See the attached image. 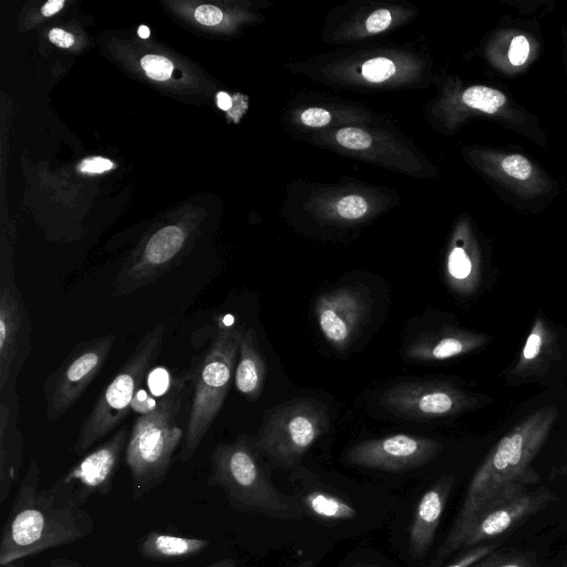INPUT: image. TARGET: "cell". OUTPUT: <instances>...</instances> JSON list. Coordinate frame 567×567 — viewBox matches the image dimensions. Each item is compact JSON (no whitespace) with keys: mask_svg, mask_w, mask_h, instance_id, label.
Returning a JSON list of instances; mask_svg holds the SVG:
<instances>
[{"mask_svg":"<svg viewBox=\"0 0 567 567\" xmlns=\"http://www.w3.org/2000/svg\"><path fill=\"white\" fill-rule=\"evenodd\" d=\"M371 309V298L360 287H341L320 295L315 316L321 334L337 351L352 343Z\"/></svg>","mask_w":567,"mask_h":567,"instance_id":"cell-12","label":"cell"},{"mask_svg":"<svg viewBox=\"0 0 567 567\" xmlns=\"http://www.w3.org/2000/svg\"><path fill=\"white\" fill-rule=\"evenodd\" d=\"M330 120V113L321 107H310L301 114L302 123L312 127L324 126Z\"/></svg>","mask_w":567,"mask_h":567,"instance_id":"cell-33","label":"cell"},{"mask_svg":"<svg viewBox=\"0 0 567 567\" xmlns=\"http://www.w3.org/2000/svg\"><path fill=\"white\" fill-rule=\"evenodd\" d=\"M243 329L221 319L207 347L190 367L193 398L178 458L189 461L220 412L235 375Z\"/></svg>","mask_w":567,"mask_h":567,"instance_id":"cell-5","label":"cell"},{"mask_svg":"<svg viewBox=\"0 0 567 567\" xmlns=\"http://www.w3.org/2000/svg\"><path fill=\"white\" fill-rule=\"evenodd\" d=\"M255 440L240 435L231 443H218L210 454L209 486H218L229 504L243 512L277 519H300L302 507L270 481Z\"/></svg>","mask_w":567,"mask_h":567,"instance_id":"cell-4","label":"cell"},{"mask_svg":"<svg viewBox=\"0 0 567 567\" xmlns=\"http://www.w3.org/2000/svg\"><path fill=\"white\" fill-rule=\"evenodd\" d=\"M337 142L350 150H365L371 145V136L363 130L357 127H344L338 131Z\"/></svg>","mask_w":567,"mask_h":567,"instance_id":"cell-26","label":"cell"},{"mask_svg":"<svg viewBox=\"0 0 567 567\" xmlns=\"http://www.w3.org/2000/svg\"><path fill=\"white\" fill-rule=\"evenodd\" d=\"M80 493L58 478L40 488V467L31 457L0 533V565L66 546L92 534L94 520Z\"/></svg>","mask_w":567,"mask_h":567,"instance_id":"cell-1","label":"cell"},{"mask_svg":"<svg viewBox=\"0 0 567 567\" xmlns=\"http://www.w3.org/2000/svg\"><path fill=\"white\" fill-rule=\"evenodd\" d=\"M477 399L441 381H409L395 384L381 396L391 414L413 420H432L463 412Z\"/></svg>","mask_w":567,"mask_h":567,"instance_id":"cell-11","label":"cell"},{"mask_svg":"<svg viewBox=\"0 0 567 567\" xmlns=\"http://www.w3.org/2000/svg\"><path fill=\"white\" fill-rule=\"evenodd\" d=\"M217 105L219 109L227 111L231 106V99L230 96L225 92H219L217 94Z\"/></svg>","mask_w":567,"mask_h":567,"instance_id":"cell-39","label":"cell"},{"mask_svg":"<svg viewBox=\"0 0 567 567\" xmlns=\"http://www.w3.org/2000/svg\"><path fill=\"white\" fill-rule=\"evenodd\" d=\"M49 39L53 44L60 48H69L74 43L73 35L59 28H54L50 31Z\"/></svg>","mask_w":567,"mask_h":567,"instance_id":"cell-36","label":"cell"},{"mask_svg":"<svg viewBox=\"0 0 567 567\" xmlns=\"http://www.w3.org/2000/svg\"><path fill=\"white\" fill-rule=\"evenodd\" d=\"M391 13L386 9H379L372 12L365 22L368 32L378 33L385 30L391 23Z\"/></svg>","mask_w":567,"mask_h":567,"instance_id":"cell-32","label":"cell"},{"mask_svg":"<svg viewBox=\"0 0 567 567\" xmlns=\"http://www.w3.org/2000/svg\"><path fill=\"white\" fill-rule=\"evenodd\" d=\"M296 567H315V564L312 560H306V561L297 565Z\"/></svg>","mask_w":567,"mask_h":567,"instance_id":"cell-43","label":"cell"},{"mask_svg":"<svg viewBox=\"0 0 567 567\" xmlns=\"http://www.w3.org/2000/svg\"><path fill=\"white\" fill-rule=\"evenodd\" d=\"M329 426L327 408L319 401L298 398L269 410L255 444L274 465L296 466Z\"/></svg>","mask_w":567,"mask_h":567,"instance_id":"cell-7","label":"cell"},{"mask_svg":"<svg viewBox=\"0 0 567 567\" xmlns=\"http://www.w3.org/2000/svg\"><path fill=\"white\" fill-rule=\"evenodd\" d=\"M558 415L555 406L539 408L526 415L489 451L472 477L461 511L445 542L452 540L475 514L514 485L539 481L532 463Z\"/></svg>","mask_w":567,"mask_h":567,"instance_id":"cell-2","label":"cell"},{"mask_svg":"<svg viewBox=\"0 0 567 567\" xmlns=\"http://www.w3.org/2000/svg\"><path fill=\"white\" fill-rule=\"evenodd\" d=\"M64 4L63 0H50L42 7V13L50 17L56 13Z\"/></svg>","mask_w":567,"mask_h":567,"instance_id":"cell-37","label":"cell"},{"mask_svg":"<svg viewBox=\"0 0 567 567\" xmlns=\"http://www.w3.org/2000/svg\"><path fill=\"white\" fill-rule=\"evenodd\" d=\"M128 435V425H120L103 443L83 455L80 462L61 476L62 480L74 486L85 502L92 495H107Z\"/></svg>","mask_w":567,"mask_h":567,"instance_id":"cell-14","label":"cell"},{"mask_svg":"<svg viewBox=\"0 0 567 567\" xmlns=\"http://www.w3.org/2000/svg\"><path fill=\"white\" fill-rule=\"evenodd\" d=\"M560 473L567 475V464L561 467Z\"/></svg>","mask_w":567,"mask_h":567,"instance_id":"cell-44","label":"cell"},{"mask_svg":"<svg viewBox=\"0 0 567 567\" xmlns=\"http://www.w3.org/2000/svg\"><path fill=\"white\" fill-rule=\"evenodd\" d=\"M442 449V444L433 439L393 434L352 445L346 453V460L367 468L404 471L430 462Z\"/></svg>","mask_w":567,"mask_h":567,"instance_id":"cell-13","label":"cell"},{"mask_svg":"<svg viewBox=\"0 0 567 567\" xmlns=\"http://www.w3.org/2000/svg\"><path fill=\"white\" fill-rule=\"evenodd\" d=\"M453 476L439 480L421 497L410 528V549L422 558L433 544L453 485Z\"/></svg>","mask_w":567,"mask_h":567,"instance_id":"cell-17","label":"cell"},{"mask_svg":"<svg viewBox=\"0 0 567 567\" xmlns=\"http://www.w3.org/2000/svg\"><path fill=\"white\" fill-rule=\"evenodd\" d=\"M19 395L0 396V502L19 478L23 460V436L18 426Z\"/></svg>","mask_w":567,"mask_h":567,"instance_id":"cell-15","label":"cell"},{"mask_svg":"<svg viewBox=\"0 0 567 567\" xmlns=\"http://www.w3.org/2000/svg\"><path fill=\"white\" fill-rule=\"evenodd\" d=\"M503 171L511 177L525 181L532 175L533 167L529 161L519 154L508 155L502 161Z\"/></svg>","mask_w":567,"mask_h":567,"instance_id":"cell-27","label":"cell"},{"mask_svg":"<svg viewBox=\"0 0 567 567\" xmlns=\"http://www.w3.org/2000/svg\"><path fill=\"white\" fill-rule=\"evenodd\" d=\"M484 334L444 327L414 339L405 348V357L415 361H443L472 352L487 342Z\"/></svg>","mask_w":567,"mask_h":567,"instance_id":"cell-16","label":"cell"},{"mask_svg":"<svg viewBox=\"0 0 567 567\" xmlns=\"http://www.w3.org/2000/svg\"><path fill=\"white\" fill-rule=\"evenodd\" d=\"M50 567H90L68 558H55L50 561Z\"/></svg>","mask_w":567,"mask_h":567,"instance_id":"cell-38","label":"cell"},{"mask_svg":"<svg viewBox=\"0 0 567 567\" xmlns=\"http://www.w3.org/2000/svg\"><path fill=\"white\" fill-rule=\"evenodd\" d=\"M494 545H480L471 548L447 567H471L475 563L488 556Z\"/></svg>","mask_w":567,"mask_h":567,"instance_id":"cell-30","label":"cell"},{"mask_svg":"<svg viewBox=\"0 0 567 567\" xmlns=\"http://www.w3.org/2000/svg\"><path fill=\"white\" fill-rule=\"evenodd\" d=\"M113 167V163L104 157H93L82 161L79 171L84 173H103Z\"/></svg>","mask_w":567,"mask_h":567,"instance_id":"cell-35","label":"cell"},{"mask_svg":"<svg viewBox=\"0 0 567 567\" xmlns=\"http://www.w3.org/2000/svg\"><path fill=\"white\" fill-rule=\"evenodd\" d=\"M529 55V43L524 35H516L508 49V60L513 65H522Z\"/></svg>","mask_w":567,"mask_h":567,"instance_id":"cell-31","label":"cell"},{"mask_svg":"<svg viewBox=\"0 0 567 567\" xmlns=\"http://www.w3.org/2000/svg\"><path fill=\"white\" fill-rule=\"evenodd\" d=\"M27 560L20 559V560H13L4 565H0V567H24Z\"/></svg>","mask_w":567,"mask_h":567,"instance_id":"cell-41","label":"cell"},{"mask_svg":"<svg viewBox=\"0 0 567 567\" xmlns=\"http://www.w3.org/2000/svg\"><path fill=\"white\" fill-rule=\"evenodd\" d=\"M462 100L468 107L487 114L496 113L506 103V96L501 91L484 85L466 89Z\"/></svg>","mask_w":567,"mask_h":567,"instance_id":"cell-23","label":"cell"},{"mask_svg":"<svg viewBox=\"0 0 567 567\" xmlns=\"http://www.w3.org/2000/svg\"><path fill=\"white\" fill-rule=\"evenodd\" d=\"M556 499L555 493L545 486L528 489L525 485H514L507 488L482 507L452 540L443 543L435 563L456 549L476 546L513 530Z\"/></svg>","mask_w":567,"mask_h":567,"instance_id":"cell-8","label":"cell"},{"mask_svg":"<svg viewBox=\"0 0 567 567\" xmlns=\"http://www.w3.org/2000/svg\"><path fill=\"white\" fill-rule=\"evenodd\" d=\"M556 336L542 316H537L525 341L517 363L513 369L516 377L540 373L555 357Z\"/></svg>","mask_w":567,"mask_h":567,"instance_id":"cell-20","label":"cell"},{"mask_svg":"<svg viewBox=\"0 0 567 567\" xmlns=\"http://www.w3.org/2000/svg\"><path fill=\"white\" fill-rule=\"evenodd\" d=\"M115 339L110 333L79 342L48 375L42 385L48 422L60 419L82 396L106 362Z\"/></svg>","mask_w":567,"mask_h":567,"instance_id":"cell-9","label":"cell"},{"mask_svg":"<svg viewBox=\"0 0 567 567\" xmlns=\"http://www.w3.org/2000/svg\"><path fill=\"white\" fill-rule=\"evenodd\" d=\"M137 33L142 39H146L150 35V30L146 25H140Z\"/></svg>","mask_w":567,"mask_h":567,"instance_id":"cell-42","label":"cell"},{"mask_svg":"<svg viewBox=\"0 0 567 567\" xmlns=\"http://www.w3.org/2000/svg\"><path fill=\"white\" fill-rule=\"evenodd\" d=\"M190 379V370L176 375L168 390L151 410L136 419L130 431L124 458L134 499L156 488L168 474L174 453L185 434L182 417L185 390Z\"/></svg>","mask_w":567,"mask_h":567,"instance_id":"cell-3","label":"cell"},{"mask_svg":"<svg viewBox=\"0 0 567 567\" xmlns=\"http://www.w3.org/2000/svg\"><path fill=\"white\" fill-rule=\"evenodd\" d=\"M446 282L458 293L473 292L480 282V266L463 240L457 239L446 259Z\"/></svg>","mask_w":567,"mask_h":567,"instance_id":"cell-21","label":"cell"},{"mask_svg":"<svg viewBox=\"0 0 567 567\" xmlns=\"http://www.w3.org/2000/svg\"><path fill=\"white\" fill-rule=\"evenodd\" d=\"M208 546L207 538L185 537L152 530L140 539L137 551L146 560L175 561L197 555L206 550Z\"/></svg>","mask_w":567,"mask_h":567,"instance_id":"cell-19","label":"cell"},{"mask_svg":"<svg viewBox=\"0 0 567 567\" xmlns=\"http://www.w3.org/2000/svg\"><path fill=\"white\" fill-rule=\"evenodd\" d=\"M471 567H532V565L523 556H486Z\"/></svg>","mask_w":567,"mask_h":567,"instance_id":"cell-29","label":"cell"},{"mask_svg":"<svg viewBox=\"0 0 567 567\" xmlns=\"http://www.w3.org/2000/svg\"><path fill=\"white\" fill-rule=\"evenodd\" d=\"M31 352V321L12 264L0 268V396L17 394V381Z\"/></svg>","mask_w":567,"mask_h":567,"instance_id":"cell-10","label":"cell"},{"mask_svg":"<svg viewBox=\"0 0 567 567\" xmlns=\"http://www.w3.org/2000/svg\"><path fill=\"white\" fill-rule=\"evenodd\" d=\"M195 19L205 25H216L223 19V12L214 6L203 4L196 8Z\"/></svg>","mask_w":567,"mask_h":567,"instance_id":"cell-34","label":"cell"},{"mask_svg":"<svg viewBox=\"0 0 567 567\" xmlns=\"http://www.w3.org/2000/svg\"><path fill=\"white\" fill-rule=\"evenodd\" d=\"M302 509L324 522H339L357 516L354 507L327 491L313 488L301 496Z\"/></svg>","mask_w":567,"mask_h":567,"instance_id":"cell-22","label":"cell"},{"mask_svg":"<svg viewBox=\"0 0 567 567\" xmlns=\"http://www.w3.org/2000/svg\"><path fill=\"white\" fill-rule=\"evenodd\" d=\"M266 364L260 351L256 330L243 331L235 369V386L248 401L257 400L264 390Z\"/></svg>","mask_w":567,"mask_h":567,"instance_id":"cell-18","label":"cell"},{"mask_svg":"<svg viewBox=\"0 0 567 567\" xmlns=\"http://www.w3.org/2000/svg\"><path fill=\"white\" fill-rule=\"evenodd\" d=\"M368 210V203L359 195H348L337 204L338 214L346 219H357Z\"/></svg>","mask_w":567,"mask_h":567,"instance_id":"cell-28","label":"cell"},{"mask_svg":"<svg viewBox=\"0 0 567 567\" xmlns=\"http://www.w3.org/2000/svg\"><path fill=\"white\" fill-rule=\"evenodd\" d=\"M146 75L153 80L165 81L173 72V63L161 55L147 54L141 60Z\"/></svg>","mask_w":567,"mask_h":567,"instance_id":"cell-25","label":"cell"},{"mask_svg":"<svg viewBox=\"0 0 567 567\" xmlns=\"http://www.w3.org/2000/svg\"><path fill=\"white\" fill-rule=\"evenodd\" d=\"M395 72L394 63L385 58H374L365 61L361 68L364 79L370 82H382Z\"/></svg>","mask_w":567,"mask_h":567,"instance_id":"cell-24","label":"cell"},{"mask_svg":"<svg viewBox=\"0 0 567 567\" xmlns=\"http://www.w3.org/2000/svg\"><path fill=\"white\" fill-rule=\"evenodd\" d=\"M204 567H237L236 563L230 558L218 559L209 565Z\"/></svg>","mask_w":567,"mask_h":567,"instance_id":"cell-40","label":"cell"},{"mask_svg":"<svg viewBox=\"0 0 567 567\" xmlns=\"http://www.w3.org/2000/svg\"><path fill=\"white\" fill-rule=\"evenodd\" d=\"M164 332L165 326L157 323L140 339L82 421L73 446L74 454L85 455L95 443L120 427L133 406L143 380L161 353Z\"/></svg>","mask_w":567,"mask_h":567,"instance_id":"cell-6","label":"cell"}]
</instances>
